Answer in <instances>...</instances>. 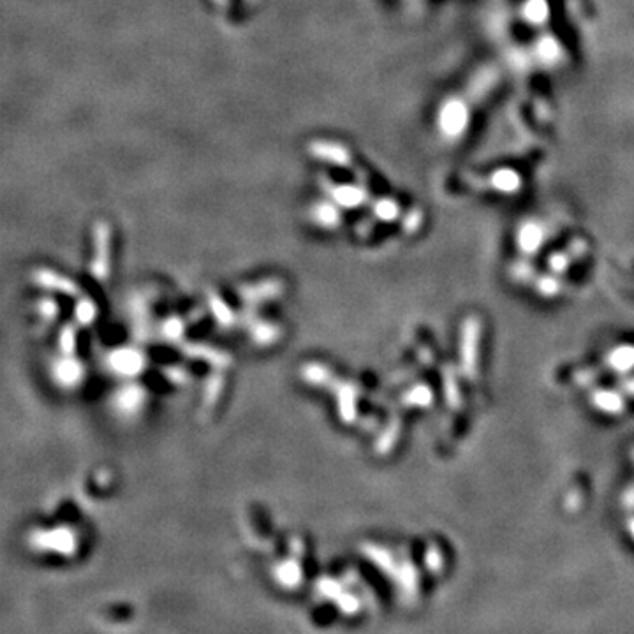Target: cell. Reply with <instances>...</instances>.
I'll use <instances>...</instances> for the list:
<instances>
[{"label": "cell", "instance_id": "obj_1", "mask_svg": "<svg viewBox=\"0 0 634 634\" xmlns=\"http://www.w3.org/2000/svg\"><path fill=\"white\" fill-rule=\"evenodd\" d=\"M108 365L113 372L124 377H136L146 368V356L134 347H122L110 354Z\"/></svg>", "mask_w": 634, "mask_h": 634}, {"label": "cell", "instance_id": "obj_2", "mask_svg": "<svg viewBox=\"0 0 634 634\" xmlns=\"http://www.w3.org/2000/svg\"><path fill=\"white\" fill-rule=\"evenodd\" d=\"M148 393L138 382H129L115 393V407L122 416H138L146 406Z\"/></svg>", "mask_w": 634, "mask_h": 634}, {"label": "cell", "instance_id": "obj_3", "mask_svg": "<svg viewBox=\"0 0 634 634\" xmlns=\"http://www.w3.org/2000/svg\"><path fill=\"white\" fill-rule=\"evenodd\" d=\"M337 395V414L342 420V423L351 425L358 416V399H360V389L354 382L339 381L337 379L333 384Z\"/></svg>", "mask_w": 634, "mask_h": 634}, {"label": "cell", "instance_id": "obj_4", "mask_svg": "<svg viewBox=\"0 0 634 634\" xmlns=\"http://www.w3.org/2000/svg\"><path fill=\"white\" fill-rule=\"evenodd\" d=\"M271 573H273V580L277 581L278 587L285 588V590H295L303 583V567L298 557L291 555V559L277 562Z\"/></svg>", "mask_w": 634, "mask_h": 634}, {"label": "cell", "instance_id": "obj_5", "mask_svg": "<svg viewBox=\"0 0 634 634\" xmlns=\"http://www.w3.org/2000/svg\"><path fill=\"white\" fill-rule=\"evenodd\" d=\"M183 353L189 358H194V360L207 361V363H210L217 370H224V368H228L231 365V356L228 353L203 346V344H186L183 346Z\"/></svg>", "mask_w": 634, "mask_h": 634}, {"label": "cell", "instance_id": "obj_6", "mask_svg": "<svg viewBox=\"0 0 634 634\" xmlns=\"http://www.w3.org/2000/svg\"><path fill=\"white\" fill-rule=\"evenodd\" d=\"M284 291V285L278 280H263L261 284L256 285H245V287L240 289V295L250 305H256V303L266 302V299L275 298L280 292Z\"/></svg>", "mask_w": 634, "mask_h": 634}, {"label": "cell", "instance_id": "obj_7", "mask_svg": "<svg viewBox=\"0 0 634 634\" xmlns=\"http://www.w3.org/2000/svg\"><path fill=\"white\" fill-rule=\"evenodd\" d=\"M303 381L310 386H316V388H333L335 384V375H333L332 368L326 367L323 363H305L299 370Z\"/></svg>", "mask_w": 634, "mask_h": 634}, {"label": "cell", "instance_id": "obj_8", "mask_svg": "<svg viewBox=\"0 0 634 634\" xmlns=\"http://www.w3.org/2000/svg\"><path fill=\"white\" fill-rule=\"evenodd\" d=\"M361 553L384 574H388V576H395L396 574L399 564L395 562L393 555L386 548H382L379 545H372V543H363L361 545Z\"/></svg>", "mask_w": 634, "mask_h": 634}, {"label": "cell", "instance_id": "obj_9", "mask_svg": "<svg viewBox=\"0 0 634 634\" xmlns=\"http://www.w3.org/2000/svg\"><path fill=\"white\" fill-rule=\"evenodd\" d=\"M250 339L252 342H256L257 346H273L275 342H278L282 337V328L275 323L270 321H252L249 326Z\"/></svg>", "mask_w": 634, "mask_h": 634}, {"label": "cell", "instance_id": "obj_10", "mask_svg": "<svg viewBox=\"0 0 634 634\" xmlns=\"http://www.w3.org/2000/svg\"><path fill=\"white\" fill-rule=\"evenodd\" d=\"M400 437V421H389L388 427L381 432L379 439L375 441V451L377 455H388L389 451L393 449V446L396 444Z\"/></svg>", "mask_w": 634, "mask_h": 634}, {"label": "cell", "instance_id": "obj_11", "mask_svg": "<svg viewBox=\"0 0 634 634\" xmlns=\"http://www.w3.org/2000/svg\"><path fill=\"white\" fill-rule=\"evenodd\" d=\"M210 312L215 317V321L222 326H231L235 323V312L228 306V303L222 302L217 295L210 296Z\"/></svg>", "mask_w": 634, "mask_h": 634}, {"label": "cell", "instance_id": "obj_12", "mask_svg": "<svg viewBox=\"0 0 634 634\" xmlns=\"http://www.w3.org/2000/svg\"><path fill=\"white\" fill-rule=\"evenodd\" d=\"M222 392H224V377L221 372H215L208 377L207 386H205V406L214 407L221 399Z\"/></svg>", "mask_w": 634, "mask_h": 634}, {"label": "cell", "instance_id": "obj_13", "mask_svg": "<svg viewBox=\"0 0 634 634\" xmlns=\"http://www.w3.org/2000/svg\"><path fill=\"white\" fill-rule=\"evenodd\" d=\"M395 578L399 580V583L402 585V588L406 590V594H414V592H416L418 574H416V569L410 566V562H403L402 566H399Z\"/></svg>", "mask_w": 634, "mask_h": 634}, {"label": "cell", "instance_id": "obj_14", "mask_svg": "<svg viewBox=\"0 0 634 634\" xmlns=\"http://www.w3.org/2000/svg\"><path fill=\"white\" fill-rule=\"evenodd\" d=\"M161 333L169 342H179L186 335V323L182 319H179V317H169V319H166L162 323Z\"/></svg>", "mask_w": 634, "mask_h": 634}, {"label": "cell", "instance_id": "obj_15", "mask_svg": "<svg viewBox=\"0 0 634 634\" xmlns=\"http://www.w3.org/2000/svg\"><path fill=\"white\" fill-rule=\"evenodd\" d=\"M335 604L344 615H356L361 609V601L356 594L349 590H342L335 597Z\"/></svg>", "mask_w": 634, "mask_h": 634}, {"label": "cell", "instance_id": "obj_16", "mask_svg": "<svg viewBox=\"0 0 634 634\" xmlns=\"http://www.w3.org/2000/svg\"><path fill=\"white\" fill-rule=\"evenodd\" d=\"M316 588H317V592H319V594H321L325 599H332V601H335L337 595L344 590V581L333 580V578H330V576H323L321 580L316 583Z\"/></svg>", "mask_w": 634, "mask_h": 634}, {"label": "cell", "instance_id": "obj_17", "mask_svg": "<svg viewBox=\"0 0 634 634\" xmlns=\"http://www.w3.org/2000/svg\"><path fill=\"white\" fill-rule=\"evenodd\" d=\"M403 402H406L407 406L427 407L428 403L432 402V392L428 389V386H416V388L410 389L409 393H406Z\"/></svg>", "mask_w": 634, "mask_h": 634}, {"label": "cell", "instance_id": "obj_18", "mask_svg": "<svg viewBox=\"0 0 634 634\" xmlns=\"http://www.w3.org/2000/svg\"><path fill=\"white\" fill-rule=\"evenodd\" d=\"M612 365L616 370H627L634 365V349L633 347H622L612 354Z\"/></svg>", "mask_w": 634, "mask_h": 634}, {"label": "cell", "instance_id": "obj_19", "mask_svg": "<svg viewBox=\"0 0 634 634\" xmlns=\"http://www.w3.org/2000/svg\"><path fill=\"white\" fill-rule=\"evenodd\" d=\"M162 375L168 379V382H173V384H187L190 381V374L187 368L179 367V365H169V367L162 368Z\"/></svg>", "mask_w": 634, "mask_h": 634}, {"label": "cell", "instance_id": "obj_20", "mask_svg": "<svg viewBox=\"0 0 634 634\" xmlns=\"http://www.w3.org/2000/svg\"><path fill=\"white\" fill-rule=\"evenodd\" d=\"M595 403H597L602 410H608V413H616V410H620V407H622V400H620L615 393H597Z\"/></svg>", "mask_w": 634, "mask_h": 634}, {"label": "cell", "instance_id": "obj_21", "mask_svg": "<svg viewBox=\"0 0 634 634\" xmlns=\"http://www.w3.org/2000/svg\"><path fill=\"white\" fill-rule=\"evenodd\" d=\"M520 238H522L520 240L522 247L527 250L536 249V247L539 245V242H541V235H539L538 228H525Z\"/></svg>", "mask_w": 634, "mask_h": 634}, {"label": "cell", "instance_id": "obj_22", "mask_svg": "<svg viewBox=\"0 0 634 634\" xmlns=\"http://www.w3.org/2000/svg\"><path fill=\"white\" fill-rule=\"evenodd\" d=\"M76 316L82 323H90L96 317V310H93V305L89 302H83L78 305V310H76Z\"/></svg>", "mask_w": 634, "mask_h": 634}, {"label": "cell", "instance_id": "obj_23", "mask_svg": "<svg viewBox=\"0 0 634 634\" xmlns=\"http://www.w3.org/2000/svg\"><path fill=\"white\" fill-rule=\"evenodd\" d=\"M425 559H427V566H428V569H430V571H439V569H441L442 559H441V553H439V548L437 550H435V548L428 550L427 557H425Z\"/></svg>", "mask_w": 634, "mask_h": 634}, {"label": "cell", "instance_id": "obj_24", "mask_svg": "<svg viewBox=\"0 0 634 634\" xmlns=\"http://www.w3.org/2000/svg\"><path fill=\"white\" fill-rule=\"evenodd\" d=\"M497 176H500V179L503 180H499V182H497V186H500L503 187V189H511V187H515V183H517V179H515V175L513 173H499V175Z\"/></svg>", "mask_w": 634, "mask_h": 634}, {"label": "cell", "instance_id": "obj_25", "mask_svg": "<svg viewBox=\"0 0 634 634\" xmlns=\"http://www.w3.org/2000/svg\"><path fill=\"white\" fill-rule=\"evenodd\" d=\"M291 553L292 557H298V559H302L303 553H305V545H303V541L299 538L291 539Z\"/></svg>", "mask_w": 634, "mask_h": 634}, {"label": "cell", "instance_id": "obj_26", "mask_svg": "<svg viewBox=\"0 0 634 634\" xmlns=\"http://www.w3.org/2000/svg\"><path fill=\"white\" fill-rule=\"evenodd\" d=\"M630 531H633V536H634V524L630 525Z\"/></svg>", "mask_w": 634, "mask_h": 634}]
</instances>
